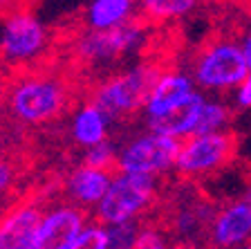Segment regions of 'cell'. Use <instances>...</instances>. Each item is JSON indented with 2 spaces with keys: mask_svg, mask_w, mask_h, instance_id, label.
Returning <instances> with one entry per match:
<instances>
[{
  "mask_svg": "<svg viewBox=\"0 0 251 249\" xmlns=\"http://www.w3.org/2000/svg\"><path fill=\"white\" fill-rule=\"evenodd\" d=\"M137 0H92L85 9V27L108 29L135 16Z\"/></svg>",
  "mask_w": 251,
  "mask_h": 249,
  "instance_id": "2e32d148",
  "label": "cell"
},
{
  "mask_svg": "<svg viewBox=\"0 0 251 249\" xmlns=\"http://www.w3.org/2000/svg\"><path fill=\"white\" fill-rule=\"evenodd\" d=\"M182 144L177 137L162 135L151 130L148 135H141L137 139L128 141L117 155V168L126 173H146L157 175L175 168Z\"/></svg>",
  "mask_w": 251,
  "mask_h": 249,
  "instance_id": "52a82bcc",
  "label": "cell"
},
{
  "mask_svg": "<svg viewBox=\"0 0 251 249\" xmlns=\"http://www.w3.org/2000/svg\"><path fill=\"white\" fill-rule=\"evenodd\" d=\"M105 229H108V249H130L137 243L141 222H137V218L124 220V222L105 224Z\"/></svg>",
  "mask_w": 251,
  "mask_h": 249,
  "instance_id": "ffe728a7",
  "label": "cell"
},
{
  "mask_svg": "<svg viewBox=\"0 0 251 249\" xmlns=\"http://www.w3.org/2000/svg\"><path fill=\"white\" fill-rule=\"evenodd\" d=\"M191 92H193V79L191 77H186L184 72H164L152 85V90L148 92L144 112H146V117L162 112L168 106L182 101Z\"/></svg>",
  "mask_w": 251,
  "mask_h": 249,
  "instance_id": "9a60e30c",
  "label": "cell"
},
{
  "mask_svg": "<svg viewBox=\"0 0 251 249\" xmlns=\"http://www.w3.org/2000/svg\"><path fill=\"white\" fill-rule=\"evenodd\" d=\"M168 240L166 234L162 231V227H155L151 222H141L139 229V236H137V243L135 247L139 249H159V247H166Z\"/></svg>",
  "mask_w": 251,
  "mask_h": 249,
  "instance_id": "603a6c76",
  "label": "cell"
},
{
  "mask_svg": "<svg viewBox=\"0 0 251 249\" xmlns=\"http://www.w3.org/2000/svg\"><path fill=\"white\" fill-rule=\"evenodd\" d=\"M155 193L157 189L152 175L119 171L112 175L108 193L97 204V220L103 224L135 220L152 204Z\"/></svg>",
  "mask_w": 251,
  "mask_h": 249,
  "instance_id": "5b68a950",
  "label": "cell"
},
{
  "mask_svg": "<svg viewBox=\"0 0 251 249\" xmlns=\"http://www.w3.org/2000/svg\"><path fill=\"white\" fill-rule=\"evenodd\" d=\"M70 249H108V229L103 222L83 224Z\"/></svg>",
  "mask_w": 251,
  "mask_h": 249,
  "instance_id": "7402d4cb",
  "label": "cell"
},
{
  "mask_svg": "<svg viewBox=\"0 0 251 249\" xmlns=\"http://www.w3.org/2000/svg\"><path fill=\"white\" fill-rule=\"evenodd\" d=\"M238 153V137L233 133H204L191 135L179 148L175 168L182 175H204L226 166Z\"/></svg>",
  "mask_w": 251,
  "mask_h": 249,
  "instance_id": "ba28073f",
  "label": "cell"
},
{
  "mask_svg": "<svg viewBox=\"0 0 251 249\" xmlns=\"http://www.w3.org/2000/svg\"><path fill=\"white\" fill-rule=\"evenodd\" d=\"M251 236V207L249 202H238L215 213L211 222V243L220 247H233L245 243Z\"/></svg>",
  "mask_w": 251,
  "mask_h": 249,
  "instance_id": "4fadbf2b",
  "label": "cell"
},
{
  "mask_svg": "<svg viewBox=\"0 0 251 249\" xmlns=\"http://www.w3.org/2000/svg\"><path fill=\"white\" fill-rule=\"evenodd\" d=\"M198 0H137V16L146 23H168L191 14Z\"/></svg>",
  "mask_w": 251,
  "mask_h": 249,
  "instance_id": "e0dca14e",
  "label": "cell"
},
{
  "mask_svg": "<svg viewBox=\"0 0 251 249\" xmlns=\"http://www.w3.org/2000/svg\"><path fill=\"white\" fill-rule=\"evenodd\" d=\"M85 224L81 207H54L43 213L41 227L36 236V249H70L74 238Z\"/></svg>",
  "mask_w": 251,
  "mask_h": 249,
  "instance_id": "30bf717a",
  "label": "cell"
},
{
  "mask_svg": "<svg viewBox=\"0 0 251 249\" xmlns=\"http://www.w3.org/2000/svg\"><path fill=\"white\" fill-rule=\"evenodd\" d=\"M21 0H0V14L5 16V14H9V11H14V9H21Z\"/></svg>",
  "mask_w": 251,
  "mask_h": 249,
  "instance_id": "484cf974",
  "label": "cell"
},
{
  "mask_svg": "<svg viewBox=\"0 0 251 249\" xmlns=\"http://www.w3.org/2000/svg\"><path fill=\"white\" fill-rule=\"evenodd\" d=\"M202 106H204V97L193 90V92L186 94L182 101L168 106V108L162 110V112L146 117V124L151 130L162 133V135L186 137L193 133V126L200 117Z\"/></svg>",
  "mask_w": 251,
  "mask_h": 249,
  "instance_id": "7c38bea8",
  "label": "cell"
},
{
  "mask_svg": "<svg viewBox=\"0 0 251 249\" xmlns=\"http://www.w3.org/2000/svg\"><path fill=\"white\" fill-rule=\"evenodd\" d=\"M117 155H119V153H117L115 144H112L110 139H103V141H99V144L83 148V162H81V164L112 171V168L117 166Z\"/></svg>",
  "mask_w": 251,
  "mask_h": 249,
  "instance_id": "44dd1931",
  "label": "cell"
},
{
  "mask_svg": "<svg viewBox=\"0 0 251 249\" xmlns=\"http://www.w3.org/2000/svg\"><path fill=\"white\" fill-rule=\"evenodd\" d=\"M11 119V117H9ZM14 121V119H11ZM7 119H0V155H14L11 153V137H14V124Z\"/></svg>",
  "mask_w": 251,
  "mask_h": 249,
  "instance_id": "cb8c5ba5",
  "label": "cell"
},
{
  "mask_svg": "<svg viewBox=\"0 0 251 249\" xmlns=\"http://www.w3.org/2000/svg\"><path fill=\"white\" fill-rule=\"evenodd\" d=\"M247 74L249 61L242 47L231 41H220L202 50L193 70L195 81L206 90H226L240 85Z\"/></svg>",
  "mask_w": 251,
  "mask_h": 249,
  "instance_id": "8992f818",
  "label": "cell"
},
{
  "mask_svg": "<svg viewBox=\"0 0 251 249\" xmlns=\"http://www.w3.org/2000/svg\"><path fill=\"white\" fill-rule=\"evenodd\" d=\"M242 52H245L247 61H249V68H251V31L245 36V43H242Z\"/></svg>",
  "mask_w": 251,
  "mask_h": 249,
  "instance_id": "4316f807",
  "label": "cell"
},
{
  "mask_svg": "<svg viewBox=\"0 0 251 249\" xmlns=\"http://www.w3.org/2000/svg\"><path fill=\"white\" fill-rule=\"evenodd\" d=\"M18 160L16 155H0V216L14 207L16 187H18Z\"/></svg>",
  "mask_w": 251,
  "mask_h": 249,
  "instance_id": "ac0fdd59",
  "label": "cell"
},
{
  "mask_svg": "<svg viewBox=\"0 0 251 249\" xmlns=\"http://www.w3.org/2000/svg\"><path fill=\"white\" fill-rule=\"evenodd\" d=\"M108 128H110V117L92 101L74 110L72 121H70L72 141L76 146H81V148H88V146H94L99 141L108 139Z\"/></svg>",
  "mask_w": 251,
  "mask_h": 249,
  "instance_id": "5bb4252c",
  "label": "cell"
},
{
  "mask_svg": "<svg viewBox=\"0 0 251 249\" xmlns=\"http://www.w3.org/2000/svg\"><path fill=\"white\" fill-rule=\"evenodd\" d=\"M164 74L157 63H141L121 74H110L92 90V104H97L110 121H124L144 108L148 92Z\"/></svg>",
  "mask_w": 251,
  "mask_h": 249,
  "instance_id": "7a4b0ae2",
  "label": "cell"
},
{
  "mask_svg": "<svg viewBox=\"0 0 251 249\" xmlns=\"http://www.w3.org/2000/svg\"><path fill=\"white\" fill-rule=\"evenodd\" d=\"M148 23L139 16H132L130 21L108 29H90L74 41V58L85 68L94 65H112L139 50L146 41Z\"/></svg>",
  "mask_w": 251,
  "mask_h": 249,
  "instance_id": "3957f363",
  "label": "cell"
},
{
  "mask_svg": "<svg viewBox=\"0 0 251 249\" xmlns=\"http://www.w3.org/2000/svg\"><path fill=\"white\" fill-rule=\"evenodd\" d=\"M238 106L251 108V68H249V74L245 77V81L240 83V90H238Z\"/></svg>",
  "mask_w": 251,
  "mask_h": 249,
  "instance_id": "d4e9b609",
  "label": "cell"
},
{
  "mask_svg": "<svg viewBox=\"0 0 251 249\" xmlns=\"http://www.w3.org/2000/svg\"><path fill=\"white\" fill-rule=\"evenodd\" d=\"M110 182H112V171L81 164L70 173L63 187H65L68 197L76 207L92 209L103 200V195L108 193Z\"/></svg>",
  "mask_w": 251,
  "mask_h": 249,
  "instance_id": "8fae6325",
  "label": "cell"
},
{
  "mask_svg": "<svg viewBox=\"0 0 251 249\" xmlns=\"http://www.w3.org/2000/svg\"><path fill=\"white\" fill-rule=\"evenodd\" d=\"M36 202H16L0 216V249H36V236L43 220Z\"/></svg>",
  "mask_w": 251,
  "mask_h": 249,
  "instance_id": "9c48e42d",
  "label": "cell"
},
{
  "mask_svg": "<svg viewBox=\"0 0 251 249\" xmlns=\"http://www.w3.org/2000/svg\"><path fill=\"white\" fill-rule=\"evenodd\" d=\"M47 29L31 11L21 7L5 14L0 27V65L11 70L36 68L47 56Z\"/></svg>",
  "mask_w": 251,
  "mask_h": 249,
  "instance_id": "277c9868",
  "label": "cell"
},
{
  "mask_svg": "<svg viewBox=\"0 0 251 249\" xmlns=\"http://www.w3.org/2000/svg\"><path fill=\"white\" fill-rule=\"evenodd\" d=\"M72 104V90L63 77L36 68L16 70L9 79L5 106L9 117L23 126H43L58 119Z\"/></svg>",
  "mask_w": 251,
  "mask_h": 249,
  "instance_id": "6da1fadb",
  "label": "cell"
},
{
  "mask_svg": "<svg viewBox=\"0 0 251 249\" xmlns=\"http://www.w3.org/2000/svg\"><path fill=\"white\" fill-rule=\"evenodd\" d=\"M231 119V110L225 104H215V101H204L200 117L193 126L191 135H204V133H218L222 130ZM188 135V137H191Z\"/></svg>",
  "mask_w": 251,
  "mask_h": 249,
  "instance_id": "d6986e66",
  "label": "cell"
}]
</instances>
